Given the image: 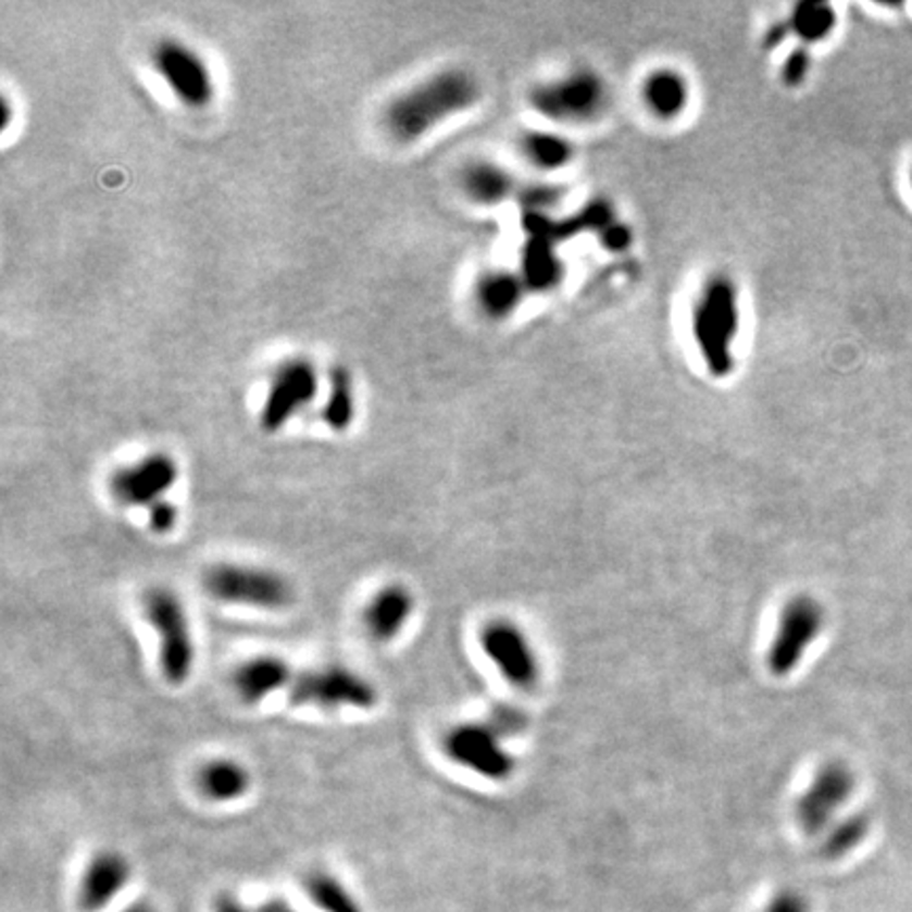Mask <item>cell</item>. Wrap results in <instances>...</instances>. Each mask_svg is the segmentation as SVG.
<instances>
[{
  "mask_svg": "<svg viewBox=\"0 0 912 912\" xmlns=\"http://www.w3.org/2000/svg\"><path fill=\"white\" fill-rule=\"evenodd\" d=\"M479 98L482 87L474 74L448 68L398 96L385 110V125L396 140L414 142L450 116L474 109Z\"/></svg>",
  "mask_w": 912,
  "mask_h": 912,
  "instance_id": "obj_1",
  "label": "cell"
},
{
  "mask_svg": "<svg viewBox=\"0 0 912 912\" xmlns=\"http://www.w3.org/2000/svg\"><path fill=\"white\" fill-rule=\"evenodd\" d=\"M741 329L739 292L729 275H712L697 293L691 332L701 362L712 376H729Z\"/></svg>",
  "mask_w": 912,
  "mask_h": 912,
  "instance_id": "obj_2",
  "label": "cell"
},
{
  "mask_svg": "<svg viewBox=\"0 0 912 912\" xmlns=\"http://www.w3.org/2000/svg\"><path fill=\"white\" fill-rule=\"evenodd\" d=\"M530 107L562 125H585L600 118L611 104V87L591 68H575L539 83L530 91Z\"/></svg>",
  "mask_w": 912,
  "mask_h": 912,
  "instance_id": "obj_3",
  "label": "cell"
},
{
  "mask_svg": "<svg viewBox=\"0 0 912 912\" xmlns=\"http://www.w3.org/2000/svg\"><path fill=\"white\" fill-rule=\"evenodd\" d=\"M148 625L159 636V665L167 685L180 687L195 667V638L183 600L174 589L150 587L142 598Z\"/></svg>",
  "mask_w": 912,
  "mask_h": 912,
  "instance_id": "obj_4",
  "label": "cell"
},
{
  "mask_svg": "<svg viewBox=\"0 0 912 912\" xmlns=\"http://www.w3.org/2000/svg\"><path fill=\"white\" fill-rule=\"evenodd\" d=\"M205 591L224 604L282 611L292 602V585L275 571L248 564H214L203 575Z\"/></svg>",
  "mask_w": 912,
  "mask_h": 912,
  "instance_id": "obj_5",
  "label": "cell"
},
{
  "mask_svg": "<svg viewBox=\"0 0 912 912\" xmlns=\"http://www.w3.org/2000/svg\"><path fill=\"white\" fill-rule=\"evenodd\" d=\"M288 699L296 708L372 710L378 703V691L360 672L345 665H326L298 672Z\"/></svg>",
  "mask_w": 912,
  "mask_h": 912,
  "instance_id": "obj_6",
  "label": "cell"
},
{
  "mask_svg": "<svg viewBox=\"0 0 912 912\" xmlns=\"http://www.w3.org/2000/svg\"><path fill=\"white\" fill-rule=\"evenodd\" d=\"M152 66L186 109H205L214 100V78L208 64L183 40H159L152 49Z\"/></svg>",
  "mask_w": 912,
  "mask_h": 912,
  "instance_id": "obj_7",
  "label": "cell"
},
{
  "mask_svg": "<svg viewBox=\"0 0 912 912\" xmlns=\"http://www.w3.org/2000/svg\"><path fill=\"white\" fill-rule=\"evenodd\" d=\"M446 757L459 766L492 782L510 779L515 761L501 746V735L488 723H463L441 739Z\"/></svg>",
  "mask_w": 912,
  "mask_h": 912,
  "instance_id": "obj_8",
  "label": "cell"
},
{
  "mask_svg": "<svg viewBox=\"0 0 912 912\" xmlns=\"http://www.w3.org/2000/svg\"><path fill=\"white\" fill-rule=\"evenodd\" d=\"M824 627V609L809 596L792 598L779 617L775 638L769 649V670L775 676H788L799 667L807 649Z\"/></svg>",
  "mask_w": 912,
  "mask_h": 912,
  "instance_id": "obj_9",
  "label": "cell"
},
{
  "mask_svg": "<svg viewBox=\"0 0 912 912\" xmlns=\"http://www.w3.org/2000/svg\"><path fill=\"white\" fill-rule=\"evenodd\" d=\"M320 393V374L309 360H290L282 365L266 391L260 410V427L277 434Z\"/></svg>",
  "mask_w": 912,
  "mask_h": 912,
  "instance_id": "obj_10",
  "label": "cell"
},
{
  "mask_svg": "<svg viewBox=\"0 0 912 912\" xmlns=\"http://www.w3.org/2000/svg\"><path fill=\"white\" fill-rule=\"evenodd\" d=\"M180 467L174 457L152 452L134 465L116 470L109 482L110 495L118 505L145 508L159 503L176 486Z\"/></svg>",
  "mask_w": 912,
  "mask_h": 912,
  "instance_id": "obj_11",
  "label": "cell"
},
{
  "mask_svg": "<svg viewBox=\"0 0 912 912\" xmlns=\"http://www.w3.org/2000/svg\"><path fill=\"white\" fill-rule=\"evenodd\" d=\"M479 647L501 676L515 689H533L539 683V661L524 632L505 620L486 623Z\"/></svg>",
  "mask_w": 912,
  "mask_h": 912,
  "instance_id": "obj_12",
  "label": "cell"
},
{
  "mask_svg": "<svg viewBox=\"0 0 912 912\" xmlns=\"http://www.w3.org/2000/svg\"><path fill=\"white\" fill-rule=\"evenodd\" d=\"M853 788L855 777L845 763L833 761L822 766L797 803V820L804 833H824L830 826L835 813L849 801Z\"/></svg>",
  "mask_w": 912,
  "mask_h": 912,
  "instance_id": "obj_13",
  "label": "cell"
},
{
  "mask_svg": "<svg viewBox=\"0 0 912 912\" xmlns=\"http://www.w3.org/2000/svg\"><path fill=\"white\" fill-rule=\"evenodd\" d=\"M132 866L116 851L96 853L78 880L76 904L83 912H100L127 887Z\"/></svg>",
  "mask_w": 912,
  "mask_h": 912,
  "instance_id": "obj_14",
  "label": "cell"
},
{
  "mask_svg": "<svg viewBox=\"0 0 912 912\" xmlns=\"http://www.w3.org/2000/svg\"><path fill=\"white\" fill-rule=\"evenodd\" d=\"M292 667L277 655H255L243 661L230 676L233 691L246 703L255 705L271 695L288 691L293 680Z\"/></svg>",
  "mask_w": 912,
  "mask_h": 912,
  "instance_id": "obj_15",
  "label": "cell"
},
{
  "mask_svg": "<svg viewBox=\"0 0 912 912\" xmlns=\"http://www.w3.org/2000/svg\"><path fill=\"white\" fill-rule=\"evenodd\" d=\"M414 613V596L400 584L383 585L364 607V627L376 642H391Z\"/></svg>",
  "mask_w": 912,
  "mask_h": 912,
  "instance_id": "obj_16",
  "label": "cell"
},
{
  "mask_svg": "<svg viewBox=\"0 0 912 912\" xmlns=\"http://www.w3.org/2000/svg\"><path fill=\"white\" fill-rule=\"evenodd\" d=\"M691 83L687 74L672 66H661L645 76L640 96L647 110L659 121L680 118L691 104Z\"/></svg>",
  "mask_w": 912,
  "mask_h": 912,
  "instance_id": "obj_17",
  "label": "cell"
},
{
  "mask_svg": "<svg viewBox=\"0 0 912 912\" xmlns=\"http://www.w3.org/2000/svg\"><path fill=\"white\" fill-rule=\"evenodd\" d=\"M526 284L520 273L492 268L475 282L474 298L479 313L490 322H505L522 307Z\"/></svg>",
  "mask_w": 912,
  "mask_h": 912,
  "instance_id": "obj_18",
  "label": "cell"
},
{
  "mask_svg": "<svg viewBox=\"0 0 912 912\" xmlns=\"http://www.w3.org/2000/svg\"><path fill=\"white\" fill-rule=\"evenodd\" d=\"M564 275V264L555 250V241L533 235L522 248L520 258V277L526 284L528 292H549L553 290Z\"/></svg>",
  "mask_w": 912,
  "mask_h": 912,
  "instance_id": "obj_19",
  "label": "cell"
},
{
  "mask_svg": "<svg viewBox=\"0 0 912 912\" xmlns=\"http://www.w3.org/2000/svg\"><path fill=\"white\" fill-rule=\"evenodd\" d=\"M197 788L212 803H233L248 795L252 775L246 766L230 759H214L197 771Z\"/></svg>",
  "mask_w": 912,
  "mask_h": 912,
  "instance_id": "obj_20",
  "label": "cell"
},
{
  "mask_svg": "<svg viewBox=\"0 0 912 912\" xmlns=\"http://www.w3.org/2000/svg\"><path fill=\"white\" fill-rule=\"evenodd\" d=\"M461 184L465 195L479 205H499L515 190L513 176L495 161L470 163L461 176Z\"/></svg>",
  "mask_w": 912,
  "mask_h": 912,
  "instance_id": "obj_21",
  "label": "cell"
},
{
  "mask_svg": "<svg viewBox=\"0 0 912 912\" xmlns=\"http://www.w3.org/2000/svg\"><path fill=\"white\" fill-rule=\"evenodd\" d=\"M520 148L526 161L544 172L564 170L577 157V148L569 138L549 129H533L524 134Z\"/></svg>",
  "mask_w": 912,
  "mask_h": 912,
  "instance_id": "obj_22",
  "label": "cell"
},
{
  "mask_svg": "<svg viewBox=\"0 0 912 912\" xmlns=\"http://www.w3.org/2000/svg\"><path fill=\"white\" fill-rule=\"evenodd\" d=\"M837 28V11L828 2H799L792 7L786 30L803 45H817L830 37Z\"/></svg>",
  "mask_w": 912,
  "mask_h": 912,
  "instance_id": "obj_23",
  "label": "cell"
},
{
  "mask_svg": "<svg viewBox=\"0 0 912 912\" xmlns=\"http://www.w3.org/2000/svg\"><path fill=\"white\" fill-rule=\"evenodd\" d=\"M324 423L332 432H347L355 418V398H353V383L342 365H334L329 370V396L324 405Z\"/></svg>",
  "mask_w": 912,
  "mask_h": 912,
  "instance_id": "obj_24",
  "label": "cell"
},
{
  "mask_svg": "<svg viewBox=\"0 0 912 912\" xmlns=\"http://www.w3.org/2000/svg\"><path fill=\"white\" fill-rule=\"evenodd\" d=\"M311 902L324 912H364L351 891L329 873H311L304 880Z\"/></svg>",
  "mask_w": 912,
  "mask_h": 912,
  "instance_id": "obj_25",
  "label": "cell"
},
{
  "mask_svg": "<svg viewBox=\"0 0 912 912\" xmlns=\"http://www.w3.org/2000/svg\"><path fill=\"white\" fill-rule=\"evenodd\" d=\"M869 830H871V822L866 815L845 817L835 828L828 830L822 845V855L828 860H839L842 855L851 853L862 840L866 839Z\"/></svg>",
  "mask_w": 912,
  "mask_h": 912,
  "instance_id": "obj_26",
  "label": "cell"
},
{
  "mask_svg": "<svg viewBox=\"0 0 912 912\" xmlns=\"http://www.w3.org/2000/svg\"><path fill=\"white\" fill-rule=\"evenodd\" d=\"M522 201L530 216H544L551 205L560 201V190L551 184H530L524 188Z\"/></svg>",
  "mask_w": 912,
  "mask_h": 912,
  "instance_id": "obj_27",
  "label": "cell"
},
{
  "mask_svg": "<svg viewBox=\"0 0 912 912\" xmlns=\"http://www.w3.org/2000/svg\"><path fill=\"white\" fill-rule=\"evenodd\" d=\"M147 511L148 528L154 535H167V533H172L176 528V524H178V508L172 501L163 499V501L150 505Z\"/></svg>",
  "mask_w": 912,
  "mask_h": 912,
  "instance_id": "obj_28",
  "label": "cell"
},
{
  "mask_svg": "<svg viewBox=\"0 0 912 912\" xmlns=\"http://www.w3.org/2000/svg\"><path fill=\"white\" fill-rule=\"evenodd\" d=\"M809 71H811V55L804 47H799V49H792V53L786 58L782 76L790 87H799L807 78Z\"/></svg>",
  "mask_w": 912,
  "mask_h": 912,
  "instance_id": "obj_29",
  "label": "cell"
},
{
  "mask_svg": "<svg viewBox=\"0 0 912 912\" xmlns=\"http://www.w3.org/2000/svg\"><path fill=\"white\" fill-rule=\"evenodd\" d=\"M598 239H600V243H602L604 250H609V252H623L632 243V230L625 224H621L620 220H613L609 226H604L598 233Z\"/></svg>",
  "mask_w": 912,
  "mask_h": 912,
  "instance_id": "obj_30",
  "label": "cell"
},
{
  "mask_svg": "<svg viewBox=\"0 0 912 912\" xmlns=\"http://www.w3.org/2000/svg\"><path fill=\"white\" fill-rule=\"evenodd\" d=\"M763 912H809V902L799 891L782 889L771 898Z\"/></svg>",
  "mask_w": 912,
  "mask_h": 912,
  "instance_id": "obj_31",
  "label": "cell"
},
{
  "mask_svg": "<svg viewBox=\"0 0 912 912\" xmlns=\"http://www.w3.org/2000/svg\"><path fill=\"white\" fill-rule=\"evenodd\" d=\"M214 912H298L293 911L292 907H288L286 902H279V900H275V902H268V904H264V907H260V909H248V907H243L241 902H237L235 898H230V896H218L216 898V902H214Z\"/></svg>",
  "mask_w": 912,
  "mask_h": 912,
  "instance_id": "obj_32",
  "label": "cell"
},
{
  "mask_svg": "<svg viewBox=\"0 0 912 912\" xmlns=\"http://www.w3.org/2000/svg\"><path fill=\"white\" fill-rule=\"evenodd\" d=\"M488 725L497 730L499 735H505V733L510 735V733L522 729L524 721H522V716L513 708H499L495 712V719L488 721Z\"/></svg>",
  "mask_w": 912,
  "mask_h": 912,
  "instance_id": "obj_33",
  "label": "cell"
},
{
  "mask_svg": "<svg viewBox=\"0 0 912 912\" xmlns=\"http://www.w3.org/2000/svg\"><path fill=\"white\" fill-rule=\"evenodd\" d=\"M123 912H154V909L150 904H147V902H136V904L127 907Z\"/></svg>",
  "mask_w": 912,
  "mask_h": 912,
  "instance_id": "obj_34",
  "label": "cell"
}]
</instances>
